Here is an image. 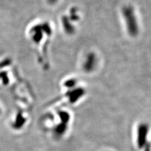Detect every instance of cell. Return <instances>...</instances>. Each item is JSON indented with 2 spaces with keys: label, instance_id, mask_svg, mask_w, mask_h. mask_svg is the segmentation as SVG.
Listing matches in <instances>:
<instances>
[{
  "label": "cell",
  "instance_id": "cell-1",
  "mask_svg": "<svg viewBox=\"0 0 151 151\" xmlns=\"http://www.w3.org/2000/svg\"><path fill=\"white\" fill-rule=\"evenodd\" d=\"M122 15L129 34L132 37L137 35L139 33V25L134 8L130 6H125L122 9Z\"/></svg>",
  "mask_w": 151,
  "mask_h": 151
},
{
  "label": "cell",
  "instance_id": "cell-2",
  "mask_svg": "<svg viewBox=\"0 0 151 151\" xmlns=\"http://www.w3.org/2000/svg\"><path fill=\"white\" fill-rule=\"evenodd\" d=\"M96 63V56L93 52L89 53L87 54L86 58L85 59L84 63L83 64L84 69L86 70V71H91L93 70Z\"/></svg>",
  "mask_w": 151,
  "mask_h": 151
},
{
  "label": "cell",
  "instance_id": "cell-3",
  "mask_svg": "<svg viewBox=\"0 0 151 151\" xmlns=\"http://www.w3.org/2000/svg\"><path fill=\"white\" fill-rule=\"evenodd\" d=\"M63 25L64 27L65 28V31L69 33V34H72L74 32V28L72 26V25H69L70 24L68 23V20L67 18H65L64 19H63Z\"/></svg>",
  "mask_w": 151,
  "mask_h": 151
},
{
  "label": "cell",
  "instance_id": "cell-4",
  "mask_svg": "<svg viewBox=\"0 0 151 151\" xmlns=\"http://www.w3.org/2000/svg\"><path fill=\"white\" fill-rule=\"evenodd\" d=\"M49 2L51 4H54L55 3H56L57 1H58V0H48Z\"/></svg>",
  "mask_w": 151,
  "mask_h": 151
}]
</instances>
